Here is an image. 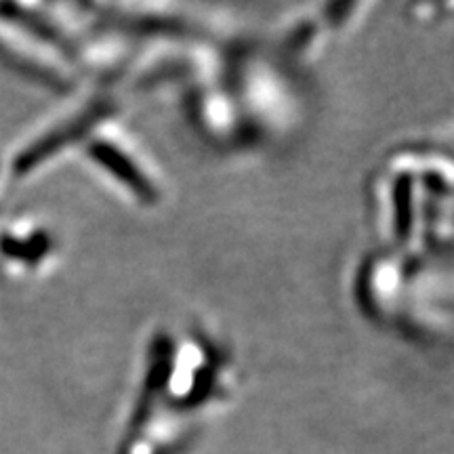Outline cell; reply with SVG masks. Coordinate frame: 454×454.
<instances>
[]
</instances>
